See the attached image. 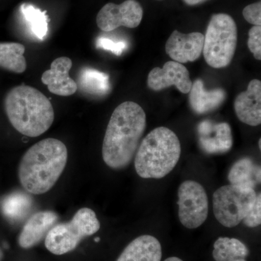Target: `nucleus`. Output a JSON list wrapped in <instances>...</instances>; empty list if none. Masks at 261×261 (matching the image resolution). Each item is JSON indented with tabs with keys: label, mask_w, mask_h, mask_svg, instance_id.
<instances>
[{
	"label": "nucleus",
	"mask_w": 261,
	"mask_h": 261,
	"mask_svg": "<svg viewBox=\"0 0 261 261\" xmlns=\"http://www.w3.org/2000/svg\"><path fill=\"white\" fill-rule=\"evenodd\" d=\"M147 126V116L140 105L121 103L113 111L105 135L102 159L113 169L127 167L135 157Z\"/></svg>",
	"instance_id": "1"
},
{
	"label": "nucleus",
	"mask_w": 261,
	"mask_h": 261,
	"mask_svg": "<svg viewBox=\"0 0 261 261\" xmlns=\"http://www.w3.org/2000/svg\"><path fill=\"white\" fill-rule=\"evenodd\" d=\"M68 149L54 138L39 141L23 154L18 168L19 181L33 195H42L54 187L64 171Z\"/></svg>",
	"instance_id": "2"
},
{
	"label": "nucleus",
	"mask_w": 261,
	"mask_h": 261,
	"mask_svg": "<svg viewBox=\"0 0 261 261\" xmlns=\"http://www.w3.org/2000/svg\"><path fill=\"white\" fill-rule=\"evenodd\" d=\"M5 110L15 129L29 137L45 133L55 119L54 108L49 99L25 84L10 89L5 97Z\"/></svg>",
	"instance_id": "3"
},
{
	"label": "nucleus",
	"mask_w": 261,
	"mask_h": 261,
	"mask_svg": "<svg viewBox=\"0 0 261 261\" xmlns=\"http://www.w3.org/2000/svg\"><path fill=\"white\" fill-rule=\"evenodd\" d=\"M181 147L176 134L166 127H158L146 136L137 150L135 167L143 178H162L176 167Z\"/></svg>",
	"instance_id": "4"
},
{
	"label": "nucleus",
	"mask_w": 261,
	"mask_h": 261,
	"mask_svg": "<svg viewBox=\"0 0 261 261\" xmlns=\"http://www.w3.org/2000/svg\"><path fill=\"white\" fill-rule=\"evenodd\" d=\"M238 42V28L232 17L218 13L211 17L204 35L202 53L214 68H226L232 61Z\"/></svg>",
	"instance_id": "5"
},
{
	"label": "nucleus",
	"mask_w": 261,
	"mask_h": 261,
	"mask_svg": "<svg viewBox=\"0 0 261 261\" xmlns=\"http://www.w3.org/2000/svg\"><path fill=\"white\" fill-rule=\"evenodd\" d=\"M99 228L94 211L84 207L75 213L69 222L53 226L46 236L44 245L54 255H64L73 251L84 238L94 234Z\"/></svg>",
	"instance_id": "6"
},
{
	"label": "nucleus",
	"mask_w": 261,
	"mask_h": 261,
	"mask_svg": "<svg viewBox=\"0 0 261 261\" xmlns=\"http://www.w3.org/2000/svg\"><path fill=\"white\" fill-rule=\"evenodd\" d=\"M256 197L255 190L249 187L232 185L220 187L213 196L215 217L225 227H234L251 210Z\"/></svg>",
	"instance_id": "7"
},
{
	"label": "nucleus",
	"mask_w": 261,
	"mask_h": 261,
	"mask_svg": "<svg viewBox=\"0 0 261 261\" xmlns=\"http://www.w3.org/2000/svg\"><path fill=\"white\" fill-rule=\"evenodd\" d=\"M178 218L190 229L203 224L208 215V199L205 188L198 182L187 180L178 190Z\"/></svg>",
	"instance_id": "8"
},
{
	"label": "nucleus",
	"mask_w": 261,
	"mask_h": 261,
	"mask_svg": "<svg viewBox=\"0 0 261 261\" xmlns=\"http://www.w3.org/2000/svg\"><path fill=\"white\" fill-rule=\"evenodd\" d=\"M143 18V8L137 0H126L121 4L108 3L97 15L98 28L105 32H112L123 27L135 29L140 25Z\"/></svg>",
	"instance_id": "9"
},
{
	"label": "nucleus",
	"mask_w": 261,
	"mask_h": 261,
	"mask_svg": "<svg viewBox=\"0 0 261 261\" xmlns=\"http://www.w3.org/2000/svg\"><path fill=\"white\" fill-rule=\"evenodd\" d=\"M147 86L152 90L161 91L175 86L183 94H188L192 82L186 67L176 61H168L162 68H154L149 73Z\"/></svg>",
	"instance_id": "10"
},
{
	"label": "nucleus",
	"mask_w": 261,
	"mask_h": 261,
	"mask_svg": "<svg viewBox=\"0 0 261 261\" xmlns=\"http://www.w3.org/2000/svg\"><path fill=\"white\" fill-rule=\"evenodd\" d=\"M200 148L207 154H222L232 147L231 127L227 123H216L205 120L197 126Z\"/></svg>",
	"instance_id": "11"
},
{
	"label": "nucleus",
	"mask_w": 261,
	"mask_h": 261,
	"mask_svg": "<svg viewBox=\"0 0 261 261\" xmlns=\"http://www.w3.org/2000/svg\"><path fill=\"white\" fill-rule=\"evenodd\" d=\"M204 35L200 32L182 34L173 31L166 42V51L173 61L179 63L197 61L202 53Z\"/></svg>",
	"instance_id": "12"
},
{
	"label": "nucleus",
	"mask_w": 261,
	"mask_h": 261,
	"mask_svg": "<svg viewBox=\"0 0 261 261\" xmlns=\"http://www.w3.org/2000/svg\"><path fill=\"white\" fill-rule=\"evenodd\" d=\"M72 65L73 63L69 58L61 57L53 61L50 68L43 73L42 83L47 86L51 93L68 97L77 92V83L69 75Z\"/></svg>",
	"instance_id": "13"
},
{
	"label": "nucleus",
	"mask_w": 261,
	"mask_h": 261,
	"mask_svg": "<svg viewBox=\"0 0 261 261\" xmlns=\"http://www.w3.org/2000/svg\"><path fill=\"white\" fill-rule=\"evenodd\" d=\"M235 113L240 121L251 126L261 123V82L250 81L247 91L238 94L234 101Z\"/></svg>",
	"instance_id": "14"
},
{
	"label": "nucleus",
	"mask_w": 261,
	"mask_h": 261,
	"mask_svg": "<svg viewBox=\"0 0 261 261\" xmlns=\"http://www.w3.org/2000/svg\"><path fill=\"white\" fill-rule=\"evenodd\" d=\"M58 219V215L53 211H40L33 215L19 235L18 242L20 247L29 249L38 245L46 238Z\"/></svg>",
	"instance_id": "15"
},
{
	"label": "nucleus",
	"mask_w": 261,
	"mask_h": 261,
	"mask_svg": "<svg viewBox=\"0 0 261 261\" xmlns=\"http://www.w3.org/2000/svg\"><path fill=\"white\" fill-rule=\"evenodd\" d=\"M162 247L157 238L142 235L127 245L116 261H161Z\"/></svg>",
	"instance_id": "16"
},
{
	"label": "nucleus",
	"mask_w": 261,
	"mask_h": 261,
	"mask_svg": "<svg viewBox=\"0 0 261 261\" xmlns=\"http://www.w3.org/2000/svg\"><path fill=\"white\" fill-rule=\"evenodd\" d=\"M189 93L190 106L197 114H205L215 111L222 105L226 97V92L223 89H205L201 80H196L192 83Z\"/></svg>",
	"instance_id": "17"
},
{
	"label": "nucleus",
	"mask_w": 261,
	"mask_h": 261,
	"mask_svg": "<svg viewBox=\"0 0 261 261\" xmlns=\"http://www.w3.org/2000/svg\"><path fill=\"white\" fill-rule=\"evenodd\" d=\"M260 166L252 159L244 158L233 163L228 175L230 185L249 187L255 190L260 183Z\"/></svg>",
	"instance_id": "18"
},
{
	"label": "nucleus",
	"mask_w": 261,
	"mask_h": 261,
	"mask_svg": "<svg viewBox=\"0 0 261 261\" xmlns=\"http://www.w3.org/2000/svg\"><path fill=\"white\" fill-rule=\"evenodd\" d=\"M33 200L27 194L15 192L5 196L0 202V210L7 219L12 222L22 221L32 211Z\"/></svg>",
	"instance_id": "19"
},
{
	"label": "nucleus",
	"mask_w": 261,
	"mask_h": 261,
	"mask_svg": "<svg viewBox=\"0 0 261 261\" xmlns=\"http://www.w3.org/2000/svg\"><path fill=\"white\" fill-rule=\"evenodd\" d=\"M77 86L84 93L96 97L106 95L111 89L109 75L91 68L81 70Z\"/></svg>",
	"instance_id": "20"
},
{
	"label": "nucleus",
	"mask_w": 261,
	"mask_h": 261,
	"mask_svg": "<svg viewBox=\"0 0 261 261\" xmlns=\"http://www.w3.org/2000/svg\"><path fill=\"white\" fill-rule=\"evenodd\" d=\"M23 44L17 42H0V67L15 73L27 70Z\"/></svg>",
	"instance_id": "21"
},
{
	"label": "nucleus",
	"mask_w": 261,
	"mask_h": 261,
	"mask_svg": "<svg viewBox=\"0 0 261 261\" xmlns=\"http://www.w3.org/2000/svg\"><path fill=\"white\" fill-rule=\"evenodd\" d=\"M249 250L235 238H219L215 242L213 257L216 261H247Z\"/></svg>",
	"instance_id": "22"
},
{
	"label": "nucleus",
	"mask_w": 261,
	"mask_h": 261,
	"mask_svg": "<svg viewBox=\"0 0 261 261\" xmlns=\"http://www.w3.org/2000/svg\"><path fill=\"white\" fill-rule=\"evenodd\" d=\"M21 10L34 35L39 39H44L48 32V16L46 11L27 4L22 5Z\"/></svg>",
	"instance_id": "23"
},
{
	"label": "nucleus",
	"mask_w": 261,
	"mask_h": 261,
	"mask_svg": "<svg viewBox=\"0 0 261 261\" xmlns=\"http://www.w3.org/2000/svg\"><path fill=\"white\" fill-rule=\"evenodd\" d=\"M97 47L105 50L110 51L116 56H121L126 49L127 44L125 41L106 37H100L97 39Z\"/></svg>",
	"instance_id": "24"
},
{
	"label": "nucleus",
	"mask_w": 261,
	"mask_h": 261,
	"mask_svg": "<svg viewBox=\"0 0 261 261\" xmlns=\"http://www.w3.org/2000/svg\"><path fill=\"white\" fill-rule=\"evenodd\" d=\"M249 38L247 46L253 54L254 58L258 61L261 60V27L254 25L248 33Z\"/></svg>",
	"instance_id": "25"
},
{
	"label": "nucleus",
	"mask_w": 261,
	"mask_h": 261,
	"mask_svg": "<svg viewBox=\"0 0 261 261\" xmlns=\"http://www.w3.org/2000/svg\"><path fill=\"white\" fill-rule=\"evenodd\" d=\"M244 224L250 228H255L261 224V194L257 195L255 203L243 220Z\"/></svg>",
	"instance_id": "26"
},
{
	"label": "nucleus",
	"mask_w": 261,
	"mask_h": 261,
	"mask_svg": "<svg viewBox=\"0 0 261 261\" xmlns=\"http://www.w3.org/2000/svg\"><path fill=\"white\" fill-rule=\"evenodd\" d=\"M243 15L249 23L254 25H261V3L260 1L253 4L247 5L244 8Z\"/></svg>",
	"instance_id": "27"
},
{
	"label": "nucleus",
	"mask_w": 261,
	"mask_h": 261,
	"mask_svg": "<svg viewBox=\"0 0 261 261\" xmlns=\"http://www.w3.org/2000/svg\"><path fill=\"white\" fill-rule=\"evenodd\" d=\"M187 5L190 6H195V5L202 4V3H205V2L208 1V0H183Z\"/></svg>",
	"instance_id": "28"
},
{
	"label": "nucleus",
	"mask_w": 261,
	"mask_h": 261,
	"mask_svg": "<svg viewBox=\"0 0 261 261\" xmlns=\"http://www.w3.org/2000/svg\"><path fill=\"white\" fill-rule=\"evenodd\" d=\"M165 261H183L179 257H170L166 259Z\"/></svg>",
	"instance_id": "29"
},
{
	"label": "nucleus",
	"mask_w": 261,
	"mask_h": 261,
	"mask_svg": "<svg viewBox=\"0 0 261 261\" xmlns=\"http://www.w3.org/2000/svg\"><path fill=\"white\" fill-rule=\"evenodd\" d=\"M3 257H4V254H3V252L0 249V261L3 260Z\"/></svg>",
	"instance_id": "30"
},
{
	"label": "nucleus",
	"mask_w": 261,
	"mask_h": 261,
	"mask_svg": "<svg viewBox=\"0 0 261 261\" xmlns=\"http://www.w3.org/2000/svg\"><path fill=\"white\" fill-rule=\"evenodd\" d=\"M261 140L260 139V140H259V142H258V144H259V148H260V149H261Z\"/></svg>",
	"instance_id": "31"
},
{
	"label": "nucleus",
	"mask_w": 261,
	"mask_h": 261,
	"mask_svg": "<svg viewBox=\"0 0 261 261\" xmlns=\"http://www.w3.org/2000/svg\"><path fill=\"white\" fill-rule=\"evenodd\" d=\"M94 241H95V242H99V238H95V240H94Z\"/></svg>",
	"instance_id": "32"
}]
</instances>
